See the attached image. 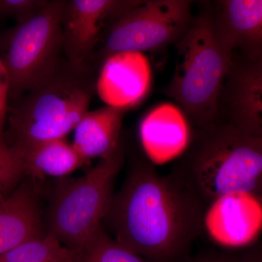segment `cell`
Masks as SVG:
<instances>
[{
    "instance_id": "obj_16",
    "label": "cell",
    "mask_w": 262,
    "mask_h": 262,
    "mask_svg": "<svg viewBox=\"0 0 262 262\" xmlns=\"http://www.w3.org/2000/svg\"><path fill=\"white\" fill-rule=\"evenodd\" d=\"M74 251L51 233L27 241L0 256V262H72Z\"/></svg>"
},
{
    "instance_id": "obj_20",
    "label": "cell",
    "mask_w": 262,
    "mask_h": 262,
    "mask_svg": "<svg viewBox=\"0 0 262 262\" xmlns=\"http://www.w3.org/2000/svg\"><path fill=\"white\" fill-rule=\"evenodd\" d=\"M182 262H250L244 255L221 252V251H206L196 255L194 257H188Z\"/></svg>"
},
{
    "instance_id": "obj_17",
    "label": "cell",
    "mask_w": 262,
    "mask_h": 262,
    "mask_svg": "<svg viewBox=\"0 0 262 262\" xmlns=\"http://www.w3.org/2000/svg\"><path fill=\"white\" fill-rule=\"evenodd\" d=\"M25 177V167L17 151L0 141V192L11 194Z\"/></svg>"
},
{
    "instance_id": "obj_3",
    "label": "cell",
    "mask_w": 262,
    "mask_h": 262,
    "mask_svg": "<svg viewBox=\"0 0 262 262\" xmlns=\"http://www.w3.org/2000/svg\"><path fill=\"white\" fill-rule=\"evenodd\" d=\"M93 65H77L63 58L51 73L8 106L5 142L24 145L66 139L89 111L96 92Z\"/></svg>"
},
{
    "instance_id": "obj_2",
    "label": "cell",
    "mask_w": 262,
    "mask_h": 262,
    "mask_svg": "<svg viewBox=\"0 0 262 262\" xmlns=\"http://www.w3.org/2000/svg\"><path fill=\"white\" fill-rule=\"evenodd\" d=\"M169 175L206 211L237 194L262 200V141L216 119L192 129L189 144Z\"/></svg>"
},
{
    "instance_id": "obj_7",
    "label": "cell",
    "mask_w": 262,
    "mask_h": 262,
    "mask_svg": "<svg viewBox=\"0 0 262 262\" xmlns=\"http://www.w3.org/2000/svg\"><path fill=\"white\" fill-rule=\"evenodd\" d=\"M194 16L189 0L141 1L106 27L95 53L98 55L96 58L102 65L115 55L175 46L187 33Z\"/></svg>"
},
{
    "instance_id": "obj_1",
    "label": "cell",
    "mask_w": 262,
    "mask_h": 262,
    "mask_svg": "<svg viewBox=\"0 0 262 262\" xmlns=\"http://www.w3.org/2000/svg\"><path fill=\"white\" fill-rule=\"evenodd\" d=\"M206 210L148 157L133 154L106 221L119 244L151 262H182L205 225ZM103 224V223H102Z\"/></svg>"
},
{
    "instance_id": "obj_14",
    "label": "cell",
    "mask_w": 262,
    "mask_h": 262,
    "mask_svg": "<svg viewBox=\"0 0 262 262\" xmlns=\"http://www.w3.org/2000/svg\"><path fill=\"white\" fill-rule=\"evenodd\" d=\"M134 53H122L107 58L98 73L96 91L106 105L128 108L141 94L143 80L133 67Z\"/></svg>"
},
{
    "instance_id": "obj_8",
    "label": "cell",
    "mask_w": 262,
    "mask_h": 262,
    "mask_svg": "<svg viewBox=\"0 0 262 262\" xmlns=\"http://www.w3.org/2000/svg\"><path fill=\"white\" fill-rule=\"evenodd\" d=\"M141 0L66 1L62 18L63 55L71 63L93 65L104 27L113 23Z\"/></svg>"
},
{
    "instance_id": "obj_9",
    "label": "cell",
    "mask_w": 262,
    "mask_h": 262,
    "mask_svg": "<svg viewBox=\"0 0 262 262\" xmlns=\"http://www.w3.org/2000/svg\"><path fill=\"white\" fill-rule=\"evenodd\" d=\"M217 119L262 141V60H234L221 93Z\"/></svg>"
},
{
    "instance_id": "obj_13",
    "label": "cell",
    "mask_w": 262,
    "mask_h": 262,
    "mask_svg": "<svg viewBox=\"0 0 262 262\" xmlns=\"http://www.w3.org/2000/svg\"><path fill=\"white\" fill-rule=\"evenodd\" d=\"M10 146L23 162L27 176L32 178L65 177L86 163L66 139Z\"/></svg>"
},
{
    "instance_id": "obj_18",
    "label": "cell",
    "mask_w": 262,
    "mask_h": 262,
    "mask_svg": "<svg viewBox=\"0 0 262 262\" xmlns=\"http://www.w3.org/2000/svg\"><path fill=\"white\" fill-rule=\"evenodd\" d=\"M48 0H0V18H12L20 24L35 14Z\"/></svg>"
},
{
    "instance_id": "obj_21",
    "label": "cell",
    "mask_w": 262,
    "mask_h": 262,
    "mask_svg": "<svg viewBox=\"0 0 262 262\" xmlns=\"http://www.w3.org/2000/svg\"><path fill=\"white\" fill-rule=\"evenodd\" d=\"M244 255L250 262H262V242Z\"/></svg>"
},
{
    "instance_id": "obj_19",
    "label": "cell",
    "mask_w": 262,
    "mask_h": 262,
    "mask_svg": "<svg viewBox=\"0 0 262 262\" xmlns=\"http://www.w3.org/2000/svg\"><path fill=\"white\" fill-rule=\"evenodd\" d=\"M9 77L0 57V141H5L8 110Z\"/></svg>"
},
{
    "instance_id": "obj_6",
    "label": "cell",
    "mask_w": 262,
    "mask_h": 262,
    "mask_svg": "<svg viewBox=\"0 0 262 262\" xmlns=\"http://www.w3.org/2000/svg\"><path fill=\"white\" fill-rule=\"evenodd\" d=\"M124 158L122 141L113 155L100 160L89 173L63 184L56 191L46 216L47 232L65 247L76 251L102 225Z\"/></svg>"
},
{
    "instance_id": "obj_5",
    "label": "cell",
    "mask_w": 262,
    "mask_h": 262,
    "mask_svg": "<svg viewBox=\"0 0 262 262\" xmlns=\"http://www.w3.org/2000/svg\"><path fill=\"white\" fill-rule=\"evenodd\" d=\"M65 3L48 0L31 18L15 24L0 37V57L9 77V106L64 58L62 18Z\"/></svg>"
},
{
    "instance_id": "obj_11",
    "label": "cell",
    "mask_w": 262,
    "mask_h": 262,
    "mask_svg": "<svg viewBox=\"0 0 262 262\" xmlns=\"http://www.w3.org/2000/svg\"><path fill=\"white\" fill-rule=\"evenodd\" d=\"M45 234L34 186L24 181L0 203V256Z\"/></svg>"
},
{
    "instance_id": "obj_12",
    "label": "cell",
    "mask_w": 262,
    "mask_h": 262,
    "mask_svg": "<svg viewBox=\"0 0 262 262\" xmlns=\"http://www.w3.org/2000/svg\"><path fill=\"white\" fill-rule=\"evenodd\" d=\"M127 108L106 105L84 114L74 130L72 145L85 163L106 159L122 143V122Z\"/></svg>"
},
{
    "instance_id": "obj_4",
    "label": "cell",
    "mask_w": 262,
    "mask_h": 262,
    "mask_svg": "<svg viewBox=\"0 0 262 262\" xmlns=\"http://www.w3.org/2000/svg\"><path fill=\"white\" fill-rule=\"evenodd\" d=\"M175 48V68L163 94L176 103L192 129L201 128L218 117L233 55L219 39L210 9L194 15Z\"/></svg>"
},
{
    "instance_id": "obj_15",
    "label": "cell",
    "mask_w": 262,
    "mask_h": 262,
    "mask_svg": "<svg viewBox=\"0 0 262 262\" xmlns=\"http://www.w3.org/2000/svg\"><path fill=\"white\" fill-rule=\"evenodd\" d=\"M72 262H151L124 247L100 226L78 249Z\"/></svg>"
},
{
    "instance_id": "obj_10",
    "label": "cell",
    "mask_w": 262,
    "mask_h": 262,
    "mask_svg": "<svg viewBox=\"0 0 262 262\" xmlns=\"http://www.w3.org/2000/svg\"><path fill=\"white\" fill-rule=\"evenodd\" d=\"M211 10L219 39L239 61L262 60V0H219Z\"/></svg>"
}]
</instances>
